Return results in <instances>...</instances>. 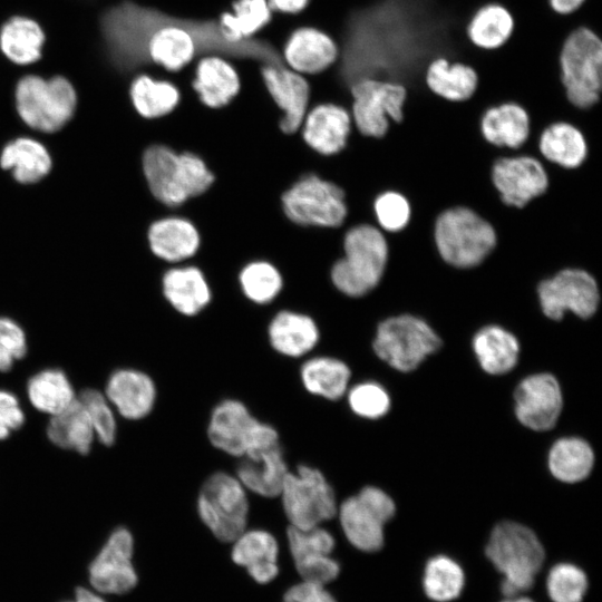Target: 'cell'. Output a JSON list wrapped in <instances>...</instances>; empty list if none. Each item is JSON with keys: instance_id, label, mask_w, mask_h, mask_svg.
Returning <instances> with one entry per match:
<instances>
[{"instance_id": "obj_1", "label": "cell", "mask_w": 602, "mask_h": 602, "mask_svg": "<svg viewBox=\"0 0 602 602\" xmlns=\"http://www.w3.org/2000/svg\"><path fill=\"white\" fill-rule=\"evenodd\" d=\"M171 22L162 12L127 0L105 8L98 16V30L106 61L129 80L146 72L153 65L146 50L148 40Z\"/></svg>"}, {"instance_id": "obj_2", "label": "cell", "mask_w": 602, "mask_h": 602, "mask_svg": "<svg viewBox=\"0 0 602 602\" xmlns=\"http://www.w3.org/2000/svg\"><path fill=\"white\" fill-rule=\"evenodd\" d=\"M143 172L154 197L168 206H178L202 195L215 181L198 155L176 153L165 145H153L145 151Z\"/></svg>"}, {"instance_id": "obj_3", "label": "cell", "mask_w": 602, "mask_h": 602, "mask_svg": "<svg viewBox=\"0 0 602 602\" xmlns=\"http://www.w3.org/2000/svg\"><path fill=\"white\" fill-rule=\"evenodd\" d=\"M343 253L331 268L332 284L350 298L369 293L387 268L389 250L385 235L373 225H356L344 235Z\"/></svg>"}, {"instance_id": "obj_4", "label": "cell", "mask_w": 602, "mask_h": 602, "mask_svg": "<svg viewBox=\"0 0 602 602\" xmlns=\"http://www.w3.org/2000/svg\"><path fill=\"white\" fill-rule=\"evenodd\" d=\"M486 555L504 575L501 589L507 598L528 590L544 561L543 546L534 532L509 521L494 527Z\"/></svg>"}, {"instance_id": "obj_5", "label": "cell", "mask_w": 602, "mask_h": 602, "mask_svg": "<svg viewBox=\"0 0 602 602\" xmlns=\"http://www.w3.org/2000/svg\"><path fill=\"white\" fill-rule=\"evenodd\" d=\"M13 99L16 110L26 125L54 133L74 116L78 94L72 82L61 75L45 78L26 74L16 82Z\"/></svg>"}, {"instance_id": "obj_6", "label": "cell", "mask_w": 602, "mask_h": 602, "mask_svg": "<svg viewBox=\"0 0 602 602\" xmlns=\"http://www.w3.org/2000/svg\"><path fill=\"white\" fill-rule=\"evenodd\" d=\"M434 239L441 259L460 269L480 264L497 241L494 227L476 212L463 206L448 208L437 217Z\"/></svg>"}, {"instance_id": "obj_7", "label": "cell", "mask_w": 602, "mask_h": 602, "mask_svg": "<svg viewBox=\"0 0 602 602\" xmlns=\"http://www.w3.org/2000/svg\"><path fill=\"white\" fill-rule=\"evenodd\" d=\"M561 82L569 103L589 109L602 100V39L580 27L564 40L560 57Z\"/></svg>"}, {"instance_id": "obj_8", "label": "cell", "mask_w": 602, "mask_h": 602, "mask_svg": "<svg viewBox=\"0 0 602 602\" xmlns=\"http://www.w3.org/2000/svg\"><path fill=\"white\" fill-rule=\"evenodd\" d=\"M196 509L201 521L219 541L232 543L246 530L250 511L247 491L235 475L215 472L202 484Z\"/></svg>"}, {"instance_id": "obj_9", "label": "cell", "mask_w": 602, "mask_h": 602, "mask_svg": "<svg viewBox=\"0 0 602 602\" xmlns=\"http://www.w3.org/2000/svg\"><path fill=\"white\" fill-rule=\"evenodd\" d=\"M207 437L213 447L236 458L280 443L278 430L236 399H224L213 408Z\"/></svg>"}, {"instance_id": "obj_10", "label": "cell", "mask_w": 602, "mask_h": 602, "mask_svg": "<svg viewBox=\"0 0 602 602\" xmlns=\"http://www.w3.org/2000/svg\"><path fill=\"white\" fill-rule=\"evenodd\" d=\"M279 497L290 526L297 528L320 526L337 516L332 486L321 470L309 465L288 472Z\"/></svg>"}, {"instance_id": "obj_11", "label": "cell", "mask_w": 602, "mask_h": 602, "mask_svg": "<svg viewBox=\"0 0 602 602\" xmlns=\"http://www.w3.org/2000/svg\"><path fill=\"white\" fill-rule=\"evenodd\" d=\"M440 338L423 319L411 314L379 323L372 342L376 355L399 371H411L439 349Z\"/></svg>"}, {"instance_id": "obj_12", "label": "cell", "mask_w": 602, "mask_h": 602, "mask_svg": "<svg viewBox=\"0 0 602 602\" xmlns=\"http://www.w3.org/2000/svg\"><path fill=\"white\" fill-rule=\"evenodd\" d=\"M281 204L285 216L301 226L334 229L348 214L342 188L314 174L292 184L282 194Z\"/></svg>"}, {"instance_id": "obj_13", "label": "cell", "mask_w": 602, "mask_h": 602, "mask_svg": "<svg viewBox=\"0 0 602 602\" xmlns=\"http://www.w3.org/2000/svg\"><path fill=\"white\" fill-rule=\"evenodd\" d=\"M352 101L350 114L353 128L368 138L385 137L390 123L400 124L404 119L406 87L401 84L365 78L350 87Z\"/></svg>"}, {"instance_id": "obj_14", "label": "cell", "mask_w": 602, "mask_h": 602, "mask_svg": "<svg viewBox=\"0 0 602 602\" xmlns=\"http://www.w3.org/2000/svg\"><path fill=\"white\" fill-rule=\"evenodd\" d=\"M395 511V503L387 493L366 486L338 505L337 516L350 544L360 551L376 552L383 545V525Z\"/></svg>"}, {"instance_id": "obj_15", "label": "cell", "mask_w": 602, "mask_h": 602, "mask_svg": "<svg viewBox=\"0 0 602 602\" xmlns=\"http://www.w3.org/2000/svg\"><path fill=\"white\" fill-rule=\"evenodd\" d=\"M537 295L543 313L561 320L566 311L580 318L592 317L600 303L595 279L582 269H563L540 282Z\"/></svg>"}, {"instance_id": "obj_16", "label": "cell", "mask_w": 602, "mask_h": 602, "mask_svg": "<svg viewBox=\"0 0 602 602\" xmlns=\"http://www.w3.org/2000/svg\"><path fill=\"white\" fill-rule=\"evenodd\" d=\"M261 72L271 99L282 111L278 123L280 132L285 135L295 134L310 108V86L307 77L283 64H265Z\"/></svg>"}, {"instance_id": "obj_17", "label": "cell", "mask_w": 602, "mask_h": 602, "mask_svg": "<svg viewBox=\"0 0 602 602\" xmlns=\"http://www.w3.org/2000/svg\"><path fill=\"white\" fill-rule=\"evenodd\" d=\"M492 182L506 205L522 208L546 192L548 175L534 157H503L493 165Z\"/></svg>"}, {"instance_id": "obj_18", "label": "cell", "mask_w": 602, "mask_h": 602, "mask_svg": "<svg viewBox=\"0 0 602 602\" xmlns=\"http://www.w3.org/2000/svg\"><path fill=\"white\" fill-rule=\"evenodd\" d=\"M134 540L124 527L115 530L91 562L89 567L91 585L104 593L122 594L137 583V574L132 564Z\"/></svg>"}, {"instance_id": "obj_19", "label": "cell", "mask_w": 602, "mask_h": 602, "mask_svg": "<svg viewBox=\"0 0 602 602\" xmlns=\"http://www.w3.org/2000/svg\"><path fill=\"white\" fill-rule=\"evenodd\" d=\"M515 414L527 428L543 431L554 427L562 410L560 385L550 373L525 378L515 390Z\"/></svg>"}, {"instance_id": "obj_20", "label": "cell", "mask_w": 602, "mask_h": 602, "mask_svg": "<svg viewBox=\"0 0 602 602\" xmlns=\"http://www.w3.org/2000/svg\"><path fill=\"white\" fill-rule=\"evenodd\" d=\"M352 128L348 108L334 103H320L309 108L300 130L311 149L323 156H332L346 147Z\"/></svg>"}, {"instance_id": "obj_21", "label": "cell", "mask_w": 602, "mask_h": 602, "mask_svg": "<svg viewBox=\"0 0 602 602\" xmlns=\"http://www.w3.org/2000/svg\"><path fill=\"white\" fill-rule=\"evenodd\" d=\"M283 64L303 76L330 68L339 58V47L324 31L314 27L293 30L281 49Z\"/></svg>"}, {"instance_id": "obj_22", "label": "cell", "mask_w": 602, "mask_h": 602, "mask_svg": "<svg viewBox=\"0 0 602 602\" xmlns=\"http://www.w3.org/2000/svg\"><path fill=\"white\" fill-rule=\"evenodd\" d=\"M192 88L202 105L211 109L227 106L239 94L241 81L233 64L219 55L196 58Z\"/></svg>"}, {"instance_id": "obj_23", "label": "cell", "mask_w": 602, "mask_h": 602, "mask_svg": "<svg viewBox=\"0 0 602 602\" xmlns=\"http://www.w3.org/2000/svg\"><path fill=\"white\" fill-rule=\"evenodd\" d=\"M239 459L235 476L247 492L265 498L279 497L284 478L290 470L281 443Z\"/></svg>"}, {"instance_id": "obj_24", "label": "cell", "mask_w": 602, "mask_h": 602, "mask_svg": "<svg viewBox=\"0 0 602 602\" xmlns=\"http://www.w3.org/2000/svg\"><path fill=\"white\" fill-rule=\"evenodd\" d=\"M105 396L124 418L137 420L146 417L156 401V386L145 372L119 369L109 377Z\"/></svg>"}, {"instance_id": "obj_25", "label": "cell", "mask_w": 602, "mask_h": 602, "mask_svg": "<svg viewBox=\"0 0 602 602\" xmlns=\"http://www.w3.org/2000/svg\"><path fill=\"white\" fill-rule=\"evenodd\" d=\"M478 130L492 145L518 148L532 134L531 118L528 111L518 103L505 101L483 111Z\"/></svg>"}, {"instance_id": "obj_26", "label": "cell", "mask_w": 602, "mask_h": 602, "mask_svg": "<svg viewBox=\"0 0 602 602\" xmlns=\"http://www.w3.org/2000/svg\"><path fill=\"white\" fill-rule=\"evenodd\" d=\"M268 338L280 355L300 358L314 349L320 339L315 321L308 314L291 310L278 312L269 323Z\"/></svg>"}, {"instance_id": "obj_27", "label": "cell", "mask_w": 602, "mask_h": 602, "mask_svg": "<svg viewBox=\"0 0 602 602\" xmlns=\"http://www.w3.org/2000/svg\"><path fill=\"white\" fill-rule=\"evenodd\" d=\"M232 543L233 562L245 567L254 581L265 584L275 579L279 544L273 534L264 530H245Z\"/></svg>"}, {"instance_id": "obj_28", "label": "cell", "mask_w": 602, "mask_h": 602, "mask_svg": "<svg viewBox=\"0 0 602 602\" xmlns=\"http://www.w3.org/2000/svg\"><path fill=\"white\" fill-rule=\"evenodd\" d=\"M148 242L157 258L175 263L196 254L201 245V235L190 220L171 216L161 219L149 226Z\"/></svg>"}, {"instance_id": "obj_29", "label": "cell", "mask_w": 602, "mask_h": 602, "mask_svg": "<svg viewBox=\"0 0 602 602\" xmlns=\"http://www.w3.org/2000/svg\"><path fill=\"white\" fill-rule=\"evenodd\" d=\"M163 292L169 304L186 317L198 314L212 298L204 273L193 265L168 270L163 276Z\"/></svg>"}, {"instance_id": "obj_30", "label": "cell", "mask_w": 602, "mask_h": 602, "mask_svg": "<svg viewBox=\"0 0 602 602\" xmlns=\"http://www.w3.org/2000/svg\"><path fill=\"white\" fill-rule=\"evenodd\" d=\"M148 59L167 71L176 72L196 59L194 35L182 22L159 27L147 43Z\"/></svg>"}, {"instance_id": "obj_31", "label": "cell", "mask_w": 602, "mask_h": 602, "mask_svg": "<svg viewBox=\"0 0 602 602\" xmlns=\"http://www.w3.org/2000/svg\"><path fill=\"white\" fill-rule=\"evenodd\" d=\"M45 41L43 29L29 17L12 16L0 27V52L17 66L38 62Z\"/></svg>"}, {"instance_id": "obj_32", "label": "cell", "mask_w": 602, "mask_h": 602, "mask_svg": "<svg viewBox=\"0 0 602 602\" xmlns=\"http://www.w3.org/2000/svg\"><path fill=\"white\" fill-rule=\"evenodd\" d=\"M132 107L147 120L169 115L181 101V91L175 84L157 79L146 72L137 74L128 87Z\"/></svg>"}, {"instance_id": "obj_33", "label": "cell", "mask_w": 602, "mask_h": 602, "mask_svg": "<svg viewBox=\"0 0 602 602\" xmlns=\"http://www.w3.org/2000/svg\"><path fill=\"white\" fill-rule=\"evenodd\" d=\"M475 69L458 61L439 57L431 60L425 72V84L436 96L452 103L468 100L476 91Z\"/></svg>"}, {"instance_id": "obj_34", "label": "cell", "mask_w": 602, "mask_h": 602, "mask_svg": "<svg viewBox=\"0 0 602 602\" xmlns=\"http://www.w3.org/2000/svg\"><path fill=\"white\" fill-rule=\"evenodd\" d=\"M538 148L547 161L564 168L579 167L588 154L581 128L564 120L553 122L541 130Z\"/></svg>"}, {"instance_id": "obj_35", "label": "cell", "mask_w": 602, "mask_h": 602, "mask_svg": "<svg viewBox=\"0 0 602 602\" xmlns=\"http://www.w3.org/2000/svg\"><path fill=\"white\" fill-rule=\"evenodd\" d=\"M351 371L342 360L317 356L307 359L300 368V378L304 389L311 395L338 400L347 394Z\"/></svg>"}, {"instance_id": "obj_36", "label": "cell", "mask_w": 602, "mask_h": 602, "mask_svg": "<svg viewBox=\"0 0 602 602\" xmlns=\"http://www.w3.org/2000/svg\"><path fill=\"white\" fill-rule=\"evenodd\" d=\"M473 348L482 368L491 375H503L512 370L520 353L515 336L498 326H487L477 331Z\"/></svg>"}, {"instance_id": "obj_37", "label": "cell", "mask_w": 602, "mask_h": 602, "mask_svg": "<svg viewBox=\"0 0 602 602\" xmlns=\"http://www.w3.org/2000/svg\"><path fill=\"white\" fill-rule=\"evenodd\" d=\"M272 18L268 0H235L217 20L220 36L229 42L253 38Z\"/></svg>"}, {"instance_id": "obj_38", "label": "cell", "mask_w": 602, "mask_h": 602, "mask_svg": "<svg viewBox=\"0 0 602 602\" xmlns=\"http://www.w3.org/2000/svg\"><path fill=\"white\" fill-rule=\"evenodd\" d=\"M47 435L56 446L82 455L90 450L96 438L88 415L78 398L66 410L51 417Z\"/></svg>"}, {"instance_id": "obj_39", "label": "cell", "mask_w": 602, "mask_h": 602, "mask_svg": "<svg viewBox=\"0 0 602 602\" xmlns=\"http://www.w3.org/2000/svg\"><path fill=\"white\" fill-rule=\"evenodd\" d=\"M1 167L11 169L14 178L23 184L40 181L51 168L48 151L31 138H18L8 144L0 157Z\"/></svg>"}, {"instance_id": "obj_40", "label": "cell", "mask_w": 602, "mask_h": 602, "mask_svg": "<svg viewBox=\"0 0 602 602\" xmlns=\"http://www.w3.org/2000/svg\"><path fill=\"white\" fill-rule=\"evenodd\" d=\"M27 395L37 410L51 417L77 399L68 377L59 369H46L32 376L27 385Z\"/></svg>"}, {"instance_id": "obj_41", "label": "cell", "mask_w": 602, "mask_h": 602, "mask_svg": "<svg viewBox=\"0 0 602 602\" xmlns=\"http://www.w3.org/2000/svg\"><path fill=\"white\" fill-rule=\"evenodd\" d=\"M514 28L512 13L502 4L488 3L472 16L466 35L468 40L483 50H495L511 37Z\"/></svg>"}, {"instance_id": "obj_42", "label": "cell", "mask_w": 602, "mask_h": 602, "mask_svg": "<svg viewBox=\"0 0 602 602\" xmlns=\"http://www.w3.org/2000/svg\"><path fill=\"white\" fill-rule=\"evenodd\" d=\"M594 454L591 446L577 437L556 440L548 455V467L553 476L565 483L584 479L592 470Z\"/></svg>"}, {"instance_id": "obj_43", "label": "cell", "mask_w": 602, "mask_h": 602, "mask_svg": "<svg viewBox=\"0 0 602 602\" xmlns=\"http://www.w3.org/2000/svg\"><path fill=\"white\" fill-rule=\"evenodd\" d=\"M464 586L462 567L452 559L437 555L428 561L424 574V589L434 601L447 602L456 599Z\"/></svg>"}, {"instance_id": "obj_44", "label": "cell", "mask_w": 602, "mask_h": 602, "mask_svg": "<svg viewBox=\"0 0 602 602\" xmlns=\"http://www.w3.org/2000/svg\"><path fill=\"white\" fill-rule=\"evenodd\" d=\"M239 282L243 294L258 304L273 301L283 287L281 272L263 260L247 263L239 274Z\"/></svg>"}, {"instance_id": "obj_45", "label": "cell", "mask_w": 602, "mask_h": 602, "mask_svg": "<svg viewBox=\"0 0 602 602\" xmlns=\"http://www.w3.org/2000/svg\"><path fill=\"white\" fill-rule=\"evenodd\" d=\"M77 398L88 415L95 437L106 446L113 445L117 426L111 405L106 396L98 390L86 389Z\"/></svg>"}, {"instance_id": "obj_46", "label": "cell", "mask_w": 602, "mask_h": 602, "mask_svg": "<svg viewBox=\"0 0 602 602\" xmlns=\"http://www.w3.org/2000/svg\"><path fill=\"white\" fill-rule=\"evenodd\" d=\"M546 584L553 602H581L588 588L584 572L570 563L555 565Z\"/></svg>"}, {"instance_id": "obj_47", "label": "cell", "mask_w": 602, "mask_h": 602, "mask_svg": "<svg viewBox=\"0 0 602 602\" xmlns=\"http://www.w3.org/2000/svg\"><path fill=\"white\" fill-rule=\"evenodd\" d=\"M287 538L293 561L309 555H330L336 546L332 534L321 525L307 530L289 525Z\"/></svg>"}, {"instance_id": "obj_48", "label": "cell", "mask_w": 602, "mask_h": 602, "mask_svg": "<svg viewBox=\"0 0 602 602\" xmlns=\"http://www.w3.org/2000/svg\"><path fill=\"white\" fill-rule=\"evenodd\" d=\"M348 405L356 415L367 419H377L389 410L390 398L379 383L367 381L349 390Z\"/></svg>"}, {"instance_id": "obj_49", "label": "cell", "mask_w": 602, "mask_h": 602, "mask_svg": "<svg viewBox=\"0 0 602 602\" xmlns=\"http://www.w3.org/2000/svg\"><path fill=\"white\" fill-rule=\"evenodd\" d=\"M373 211L379 225L388 232L404 230L411 216L408 200L395 191L378 195L373 202Z\"/></svg>"}, {"instance_id": "obj_50", "label": "cell", "mask_w": 602, "mask_h": 602, "mask_svg": "<svg viewBox=\"0 0 602 602\" xmlns=\"http://www.w3.org/2000/svg\"><path fill=\"white\" fill-rule=\"evenodd\" d=\"M26 352L27 340L22 328L11 319L0 318V371L10 370Z\"/></svg>"}, {"instance_id": "obj_51", "label": "cell", "mask_w": 602, "mask_h": 602, "mask_svg": "<svg viewBox=\"0 0 602 602\" xmlns=\"http://www.w3.org/2000/svg\"><path fill=\"white\" fill-rule=\"evenodd\" d=\"M294 564L303 581L321 585L333 581L340 572L339 563L327 554L309 555L295 560Z\"/></svg>"}, {"instance_id": "obj_52", "label": "cell", "mask_w": 602, "mask_h": 602, "mask_svg": "<svg viewBox=\"0 0 602 602\" xmlns=\"http://www.w3.org/2000/svg\"><path fill=\"white\" fill-rule=\"evenodd\" d=\"M25 421V415L17 397L0 390V440L19 429Z\"/></svg>"}, {"instance_id": "obj_53", "label": "cell", "mask_w": 602, "mask_h": 602, "mask_svg": "<svg viewBox=\"0 0 602 602\" xmlns=\"http://www.w3.org/2000/svg\"><path fill=\"white\" fill-rule=\"evenodd\" d=\"M283 602H337L323 585L303 581L291 586L283 596Z\"/></svg>"}, {"instance_id": "obj_54", "label": "cell", "mask_w": 602, "mask_h": 602, "mask_svg": "<svg viewBox=\"0 0 602 602\" xmlns=\"http://www.w3.org/2000/svg\"><path fill=\"white\" fill-rule=\"evenodd\" d=\"M309 0H268L272 12L295 14L301 12Z\"/></svg>"}, {"instance_id": "obj_55", "label": "cell", "mask_w": 602, "mask_h": 602, "mask_svg": "<svg viewBox=\"0 0 602 602\" xmlns=\"http://www.w3.org/2000/svg\"><path fill=\"white\" fill-rule=\"evenodd\" d=\"M585 0H548L551 9L557 14H570L576 11Z\"/></svg>"}, {"instance_id": "obj_56", "label": "cell", "mask_w": 602, "mask_h": 602, "mask_svg": "<svg viewBox=\"0 0 602 602\" xmlns=\"http://www.w3.org/2000/svg\"><path fill=\"white\" fill-rule=\"evenodd\" d=\"M75 602H105L101 598L94 594L93 592L79 588L76 590V600Z\"/></svg>"}, {"instance_id": "obj_57", "label": "cell", "mask_w": 602, "mask_h": 602, "mask_svg": "<svg viewBox=\"0 0 602 602\" xmlns=\"http://www.w3.org/2000/svg\"><path fill=\"white\" fill-rule=\"evenodd\" d=\"M503 602H534L528 598H517V599H508Z\"/></svg>"}]
</instances>
